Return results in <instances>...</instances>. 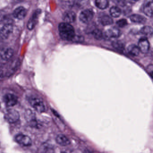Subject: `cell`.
<instances>
[{"label": "cell", "instance_id": "obj_19", "mask_svg": "<svg viewBox=\"0 0 153 153\" xmlns=\"http://www.w3.org/2000/svg\"><path fill=\"white\" fill-rule=\"evenodd\" d=\"M25 116H26V119L30 123L31 126H32L33 127L36 126L37 123L36 118L31 111L30 110L28 111L26 113Z\"/></svg>", "mask_w": 153, "mask_h": 153}, {"label": "cell", "instance_id": "obj_2", "mask_svg": "<svg viewBox=\"0 0 153 153\" xmlns=\"http://www.w3.org/2000/svg\"><path fill=\"white\" fill-rule=\"evenodd\" d=\"M31 106L38 112L42 113L45 111V106L41 99L36 96H31L28 99Z\"/></svg>", "mask_w": 153, "mask_h": 153}, {"label": "cell", "instance_id": "obj_26", "mask_svg": "<svg viewBox=\"0 0 153 153\" xmlns=\"http://www.w3.org/2000/svg\"><path fill=\"white\" fill-rule=\"evenodd\" d=\"M112 1L118 6L124 7L126 4V0H112Z\"/></svg>", "mask_w": 153, "mask_h": 153}, {"label": "cell", "instance_id": "obj_9", "mask_svg": "<svg viewBox=\"0 0 153 153\" xmlns=\"http://www.w3.org/2000/svg\"><path fill=\"white\" fill-rule=\"evenodd\" d=\"M121 31L116 27H111L105 31L104 34V37L106 38H117L120 36Z\"/></svg>", "mask_w": 153, "mask_h": 153}, {"label": "cell", "instance_id": "obj_21", "mask_svg": "<svg viewBox=\"0 0 153 153\" xmlns=\"http://www.w3.org/2000/svg\"><path fill=\"white\" fill-rule=\"evenodd\" d=\"M110 13L112 17L118 18L121 14V10L118 6H112L110 10Z\"/></svg>", "mask_w": 153, "mask_h": 153}, {"label": "cell", "instance_id": "obj_27", "mask_svg": "<svg viewBox=\"0 0 153 153\" xmlns=\"http://www.w3.org/2000/svg\"><path fill=\"white\" fill-rule=\"evenodd\" d=\"M146 71L147 73L149 74L151 77L152 78L153 73V66L151 64L148 65L146 68Z\"/></svg>", "mask_w": 153, "mask_h": 153}, {"label": "cell", "instance_id": "obj_6", "mask_svg": "<svg viewBox=\"0 0 153 153\" xmlns=\"http://www.w3.org/2000/svg\"><path fill=\"white\" fill-rule=\"evenodd\" d=\"M41 12V10L40 9H37L34 12L31 18L29 20L28 24H27V27H28V29L31 30L34 29L36 25H37L39 16L40 15Z\"/></svg>", "mask_w": 153, "mask_h": 153}, {"label": "cell", "instance_id": "obj_23", "mask_svg": "<svg viewBox=\"0 0 153 153\" xmlns=\"http://www.w3.org/2000/svg\"><path fill=\"white\" fill-rule=\"evenodd\" d=\"M92 34L94 37L98 40H101L104 37V34L102 31L99 29H94L92 31Z\"/></svg>", "mask_w": 153, "mask_h": 153}, {"label": "cell", "instance_id": "obj_8", "mask_svg": "<svg viewBox=\"0 0 153 153\" xmlns=\"http://www.w3.org/2000/svg\"><path fill=\"white\" fill-rule=\"evenodd\" d=\"M138 48L141 52L146 54L149 52L150 44L146 37H143L139 39L138 42Z\"/></svg>", "mask_w": 153, "mask_h": 153}, {"label": "cell", "instance_id": "obj_10", "mask_svg": "<svg viewBox=\"0 0 153 153\" xmlns=\"http://www.w3.org/2000/svg\"><path fill=\"white\" fill-rule=\"evenodd\" d=\"M4 101L8 107H13L18 102V98L14 94H8L4 97Z\"/></svg>", "mask_w": 153, "mask_h": 153}, {"label": "cell", "instance_id": "obj_13", "mask_svg": "<svg viewBox=\"0 0 153 153\" xmlns=\"http://www.w3.org/2000/svg\"><path fill=\"white\" fill-rule=\"evenodd\" d=\"M76 14L72 11H67L63 15V20L65 22L72 23L76 19Z\"/></svg>", "mask_w": 153, "mask_h": 153}, {"label": "cell", "instance_id": "obj_12", "mask_svg": "<svg viewBox=\"0 0 153 153\" xmlns=\"http://www.w3.org/2000/svg\"><path fill=\"white\" fill-rule=\"evenodd\" d=\"M13 54L14 52L11 48H6L1 52L0 56L2 60L7 62L12 58Z\"/></svg>", "mask_w": 153, "mask_h": 153}, {"label": "cell", "instance_id": "obj_1", "mask_svg": "<svg viewBox=\"0 0 153 153\" xmlns=\"http://www.w3.org/2000/svg\"><path fill=\"white\" fill-rule=\"evenodd\" d=\"M59 35L62 39L66 41L73 40L75 36L73 27L66 22H61L58 26Z\"/></svg>", "mask_w": 153, "mask_h": 153}, {"label": "cell", "instance_id": "obj_28", "mask_svg": "<svg viewBox=\"0 0 153 153\" xmlns=\"http://www.w3.org/2000/svg\"><path fill=\"white\" fill-rule=\"evenodd\" d=\"M134 1H139V0H134Z\"/></svg>", "mask_w": 153, "mask_h": 153}, {"label": "cell", "instance_id": "obj_14", "mask_svg": "<svg viewBox=\"0 0 153 153\" xmlns=\"http://www.w3.org/2000/svg\"><path fill=\"white\" fill-rule=\"evenodd\" d=\"M56 141L58 144L63 146H67L71 143L68 138L63 134L58 135L56 138Z\"/></svg>", "mask_w": 153, "mask_h": 153}, {"label": "cell", "instance_id": "obj_11", "mask_svg": "<svg viewBox=\"0 0 153 153\" xmlns=\"http://www.w3.org/2000/svg\"><path fill=\"white\" fill-rule=\"evenodd\" d=\"M27 10L22 6H19L16 8L13 11V15L15 19L22 20L25 18L27 15Z\"/></svg>", "mask_w": 153, "mask_h": 153}, {"label": "cell", "instance_id": "obj_22", "mask_svg": "<svg viewBox=\"0 0 153 153\" xmlns=\"http://www.w3.org/2000/svg\"><path fill=\"white\" fill-rule=\"evenodd\" d=\"M140 32L141 34L146 36H152L153 34V29L150 26H145L141 29Z\"/></svg>", "mask_w": 153, "mask_h": 153}, {"label": "cell", "instance_id": "obj_4", "mask_svg": "<svg viewBox=\"0 0 153 153\" xmlns=\"http://www.w3.org/2000/svg\"><path fill=\"white\" fill-rule=\"evenodd\" d=\"M94 13L92 10L86 9L81 12L79 16L80 21L84 23H88L93 19Z\"/></svg>", "mask_w": 153, "mask_h": 153}, {"label": "cell", "instance_id": "obj_18", "mask_svg": "<svg viewBox=\"0 0 153 153\" xmlns=\"http://www.w3.org/2000/svg\"><path fill=\"white\" fill-rule=\"evenodd\" d=\"M100 22L103 26H109L113 23V19L108 15H104L100 18Z\"/></svg>", "mask_w": 153, "mask_h": 153}, {"label": "cell", "instance_id": "obj_7", "mask_svg": "<svg viewBox=\"0 0 153 153\" xmlns=\"http://www.w3.org/2000/svg\"><path fill=\"white\" fill-rule=\"evenodd\" d=\"M13 31V26L11 23L4 24L0 29V36L4 39H7Z\"/></svg>", "mask_w": 153, "mask_h": 153}, {"label": "cell", "instance_id": "obj_16", "mask_svg": "<svg viewBox=\"0 0 153 153\" xmlns=\"http://www.w3.org/2000/svg\"><path fill=\"white\" fill-rule=\"evenodd\" d=\"M127 53L130 55L133 56H137L140 54V51L138 47L135 45H131L127 49Z\"/></svg>", "mask_w": 153, "mask_h": 153}, {"label": "cell", "instance_id": "obj_3", "mask_svg": "<svg viewBox=\"0 0 153 153\" xmlns=\"http://www.w3.org/2000/svg\"><path fill=\"white\" fill-rule=\"evenodd\" d=\"M4 119L9 123H15L19 119V114L15 110H9L4 115Z\"/></svg>", "mask_w": 153, "mask_h": 153}, {"label": "cell", "instance_id": "obj_20", "mask_svg": "<svg viewBox=\"0 0 153 153\" xmlns=\"http://www.w3.org/2000/svg\"><path fill=\"white\" fill-rule=\"evenodd\" d=\"M95 5L101 10L107 9L109 6L108 0H95Z\"/></svg>", "mask_w": 153, "mask_h": 153}, {"label": "cell", "instance_id": "obj_15", "mask_svg": "<svg viewBox=\"0 0 153 153\" xmlns=\"http://www.w3.org/2000/svg\"><path fill=\"white\" fill-rule=\"evenodd\" d=\"M131 21L135 23H144L146 22L145 17L140 14H134L129 17Z\"/></svg>", "mask_w": 153, "mask_h": 153}, {"label": "cell", "instance_id": "obj_17", "mask_svg": "<svg viewBox=\"0 0 153 153\" xmlns=\"http://www.w3.org/2000/svg\"><path fill=\"white\" fill-rule=\"evenodd\" d=\"M143 12L148 17H152L153 16V2L149 1L145 5L143 8Z\"/></svg>", "mask_w": 153, "mask_h": 153}, {"label": "cell", "instance_id": "obj_25", "mask_svg": "<svg viewBox=\"0 0 153 153\" xmlns=\"http://www.w3.org/2000/svg\"><path fill=\"white\" fill-rule=\"evenodd\" d=\"M116 24L119 27H124L128 25L127 21L125 19H121L117 22Z\"/></svg>", "mask_w": 153, "mask_h": 153}, {"label": "cell", "instance_id": "obj_5", "mask_svg": "<svg viewBox=\"0 0 153 153\" xmlns=\"http://www.w3.org/2000/svg\"><path fill=\"white\" fill-rule=\"evenodd\" d=\"M15 140L18 143L22 146H30L32 143V141L30 137L22 134H19L16 136Z\"/></svg>", "mask_w": 153, "mask_h": 153}, {"label": "cell", "instance_id": "obj_24", "mask_svg": "<svg viewBox=\"0 0 153 153\" xmlns=\"http://www.w3.org/2000/svg\"><path fill=\"white\" fill-rule=\"evenodd\" d=\"M112 45L114 48L118 51H122L125 49V45L121 41H114L112 43Z\"/></svg>", "mask_w": 153, "mask_h": 153}]
</instances>
